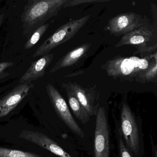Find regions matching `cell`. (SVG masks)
I'll use <instances>...</instances> for the list:
<instances>
[{
  "label": "cell",
  "mask_w": 157,
  "mask_h": 157,
  "mask_svg": "<svg viewBox=\"0 0 157 157\" xmlns=\"http://www.w3.org/2000/svg\"><path fill=\"white\" fill-rule=\"evenodd\" d=\"M68 0H29L21 16L23 35L29 38L45 23L58 15Z\"/></svg>",
  "instance_id": "obj_1"
},
{
  "label": "cell",
  "mask_w": 157,
  "mask_h": 157,
  "mask_svg": "<svg viewBox=\"0 0 157 157\" xmlns=\"http://www.w3.org/2000/svg\"><path fill=\"white\" fill-rule=\"evenodd\" d=\"M155 52L142 58L136 56L115 57L106 61L101 67L108 76L113 78L132 81L138 74L148 68Z\"/></svg>",
  "instance_id": "obj_2"
},
{
  "label": "cell",
  "mask_w": 157,
  "mask_h": 157,
  "mask_svg": "<svg viewBox=\"0 0 157 157\" xmlns=\"http://www.w3.org/2000/svg\"><path fill=\"white\" fill-rule=\"evenodd\" d=\"M89 18L90 15H86L77 20H71L60 26L38 47L33 57L43 56L49 54L52 49L72 39L85 25Z\"/></svg>",
  "instance_id": "obj_3"
},
{
  "label": "cell",
  "mask_w": 157,
  "mask_h": 157,
  "mask_svg": "<svg viewBox=\"0 0 157 157\" xmlns=\"http://www.w3.org/2000/svg\"><path fill=\"white\" fill-rule=\"evenodd\" d=\"M121 119V128L126 147L130 151L137 154L140 147L138 128L136 118L125 99L122 102Z\"/></svg>",
  "instance_id": "obj_4"
},
{
  "label": "cell",
  "mask_w": 157,
  "mask_h": 157,
  "mask_svg": "<svg viewBox=\"0 0 157 157\" xmlns=\"http://www.w3.org/2000/svg\"><path fill=\"white\" fill-rule=\"evenodd\" d=\"M94 157H109L110 135L108 121L103 107H100L96 114L94 140Z\"/></svg>",
  "instance_id": "obj_5"
},
{
  "label": "cell",
  "mask_w": 157,
  "mask_h": 157,
  "mask_svg": "<svg viewBox=\"0 0 157 157\" xmlns=\"http://www.w3.org/2000/svg\"><path fill=\"white\" fill-rule=\"evenodd\" d=\"M47 92L56 113L68 127L81 138L84 134L74 119L68 106L58 90L52 84L48 83L46 86Z\"/></svg>",
  "instance_id": "obj_6"
},
{
  "label": "cell",
  "mask_w": 157,
  "mask_h": 157,
  "mask_svg": "<svg viewBox=\"0 0 157 157\" xmlns=\"http://www.w3.org/2000/svg\"><path fill=\"white\" fill-rule=\"evenodd\" d=\"M141 17L134 12L121 13L109 20L107 31L116 36H124L141 26Z\"/></svg>",
  "instance_id": "obj_7"
},
{
  "label": "cell",
  "mask_w": 157,
  "mask_h": 157,
  "mask_svg": "<svg viewBox=\"0 0 157 157\" xmlns=\"http://www.w3.org/2000/svg\"><path fill=\"white\" fill-rule=\"evenodd\" d=\"M69 85L81 104L90 116L96 115L98 112L99 95L96 86L85 89L77 82H69Z\"/></svg>",
  "instance_id": "obj_8"
},
{
  "label": "cell",
  "mask_w": 157,
  "mask_h": 157,
  "mask_svg": "<svg viewBox=\"0 0 157 157\" xmlns=\"http://www.w3.org/2000/svg\"><path fill=\"white\" fill-rule=\"evenodd\" d=\"M34 87L32 83L20 84L0 100V117L7 115L28 95Z\"/></svg>",
  "instance_id": "obj_9"
},
{
  "label": "cell",
  "mask_w": 157,
  "mask_h": 157,
  "mask_svg": "<svg viewBox=\"0 0 157 157\" xmlns=\"http://www.w3.org/2000/svg\"><path fill=\"white\" fill-rule=\"evenodd\" d=\"M20 137L51 151L60 157H71L61 147L49 137L36 131H23Z\"/></svg>",
  "instance_id": "obj_10"
},
{
  "label": "cell",
  "mask_w": 157,
  "mask_h": 157,
  "mask_svg": "<svg viewBox=\"0 0 157 157\" xmlns=\"http://www.w3.org/2000/svg\"><path fill=\"white\" fill-rule=\"evenodd\" d=\"M54 57L53 54H47L38 60L32 62L27 71L21 78L20 84L32 83V82L43 78L47 68L53 61Z\"/></svg>",
  "instance_id": "obj_11"
},
{
  "label": "cell",
  "mask_w": 157,
  "mask_h": 157,
  "mask_svg": "<svg viewBox=\"0 0 157 157\" xmlns=\"http://www.w3.org/2000/svg\"><path fill=\"white\" fill-rule=\"evenodd\" d=\"M153 33L151 31L145 27L140 26L132 32L123 36L115 48L124 45L136 46L137 48L147 45L153 38Z\"/></svg>",
  "instance_id": "obj_12"
},
{
  "label": "cell",
  "mask_w": 157,
  "mask_h": 157,
  "mask_svg": "<svg viewBox=\"0 0 157 157\" xmlns=\"http://www.w3.org/2000/svg\"><path fill=\"white\" fill-rule=\"evenodd\" d=\"M91 46V44L86 43L71 50L57 61L49 73L52 74L61 69L71 67L76 64L85 56Z\"/></svg>",
  "instance_id": "obj_13"
},
{
  "label": "cell",
  "mask_w": 157,
  "mask_h": 157,
  "mask_svg": "<svg viewBox=\"0 0 157 157\" xmlns=\"http://www.w3.org/2000/svg\"><path fill=\"white\" fill-rule=\"evenodd\" d=\"M62 86L66 90L69 103L73 114L83 124L89 122L90 116L81 104L68 83H62Z\"/></svg>",
  "instance_id": "obj_14"
},
{
  "label": "cell",
  "mask_w": 157,
  "mask_h": 157,
  "mask_svg": "<svg viewBox=\"0 0 157 157\" xmlns=\"http://www.w3.org/2000/svg\"><path fill=\"white\" fill-rule=\"evenodd\" d=\"M157 52H155L154 57L150 65L146 70L138 74L134 80L141 83H147L157 82Z\"/></svg>",
  "instance_id": "obj_15"
},
{
  "label": "cell",
  "mask_w": 157,
  "mask_h": 157,
  "mask_svg": "<svg viewBox=\"0 0 157 157\" xmlns=\"http://www.w3.org/2000/svg\"><path fill=\"white\" fill-rule=\"evenodd\" d=\"M49 27L48 24H45L44 25L37 28L33 34L29 37L25 45V48L26 50L32 48L42 38L43 35L45 33Z\"/></svg>",
  "instance_id": "obj_16"
},
{
  "label": "cell",
  "mask_w": 157,
  "mask_h": 157,
  "mask_svg": "<svg viewBox=\"0 0 157 157\" xmlns=\"http://www.w3.org/2000/svg\"><path fill=\"white\" fill-rule=\"evenodd\" d=\"M0 157H42L33 153L17 150L0 147Z\"/></svg>",
  "instance_id": "obj_17"
},
{
  "label": "cell",
  "mask_w": 157,
  "mask_h": 157,
  "mask_svg": "<svg viewBox=\"0 0 157 157\" xmlns=\"http://www.w3.org/2000/svg\"><path fill=\"white\" fill-rule=\"evenodd\" d=\"M108 1H106V0H68L67 3L64 5L63 9L78 6L80 4L95 3V2H106Z\"/></svg>",
  "instance_id": "obj_18"
},
{
  "label": "cell",
  "mask_w": 157,
  "mask_h": 157,
  "mask_svg": "<svg viewBox=\"0 0 157 157\" xmlns=\"http://www.w3.org/2000/svg\"><path fill=\"white\" fill-rule=\"evenodd\" d=\"M157 48V44H155L154 45L151 46H148L147 45L139 47L137 48V49L136 52H134V55L141 54V53H146V52H152Z\"/></svg>",
  "instance_id": "obj_19"
},
{
  "label": "cell",
  "mask_w": 157,
  "mask_h": 157,
  "mask_svg": "<svg viewBox=\"0 0 157 157\" xmlns=\"http://www.w3.org/2000/svg\"><path fill=\"white\" fill-rule=\"evenodd\" d=\"M119 143L121 157H132V155L130 154L129 151L121 138L119 139Z\"/></svg>",
  "instance_id": "obj_20"
},
{
  "label": "cell",
  "mask_w": 157,
  "mask_h": 157,
  "mask_svg": "<svg viewBox=\"0 0 157 157\" xmlns=\"http://www.w3.org/2000/svg\"><path fill=\"white\" fill-rule=\"evenodd\" d=\"M13 62H2L0 63V74L8 68L10 67L13 65Z\"/></svg>",
  "instance_id": "obj_21"
},
{
  "label": "cell",
  "mask_w": 157,
  "mask_h": 157,
  "mask_svg": "<svg viewBox=\"0 0 157 157\" xmlns=\"http://www.w3.org/2000/svg\"><path fill=\"white\" fill-rule=\"evenodd\" d=\"M3 18H4V14L0 15V27L1 26L2 24V21H3Z\"/></svg>",
  "instance_id": "obj_22"
}]
</instances>
